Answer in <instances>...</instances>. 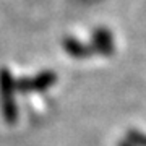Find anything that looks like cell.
Listing matches in <instances>:
<instances>
[{"instance_id":"cell-3","label":"cell","mask_w":146,"mask_h":146,"mask_svg":"<svg viewBox=\"0 0 146 146\" xmlns=\"http://www.w3.org/2000/svg\"><path fill=\"white\" fill-rule=\"evenodd\" d=\"M94 54H101V55H112L115 50L114 37L112 33L106 28H98L93 33V42H91Z\"/></svg>"},{"instance_id":"cell-1","label":"cell","mask_w":146,"mask_h":146,"mask_svg":"<svg viewBox=\"0 0 146 146\" xmlns=\"http://www.w3.org/2000/svg\"><path fill=\"white\" fill-rule=\"evenodd\" d=\"M0 109L8 125L18 122V104L15 101V80L8 68H0Z\"/></svg>"},{"instance_id":"cell-6","label":"cell","mask_w":146,"mask_h":146,"mask_svg":"<svg viewBox=\"0 0 146 146\" xmlns=\"http://www.w3.org/2000/svg\"><path fill=\"white\" fill-rule=\"evenodd\" d=\"M117 146H135V145H131V143H130L128 140H120Z\"/></svg>"},{"instance_id":"cell-2","label":"cell","mask_w":146,"mask_h":146,"mask_svg":"<svg viewBox=\"0 0 146 146\" xmlns=\"http://www.w3.org/2000/svg\"><path fill=\"white\" fill-rule=\"evenodd\" d=\"M54 83H57V75L54 72H41L36 75L34 78H18L15 81V91L18 93H42L52 86Z\"/></svg>"},{"instance_id":"cell-4","label":"cell","mask_w":146,"mask_h":146,"mask_svg":"<svg viewBox=\"0 0 146 146\" xmlns=\"http://www.w3.org/2000/svg\"><path fill=\"white\" fill-rule=\"evenodd\" d=\"M62 46H63V50L68 55H72L73 58H86V57H89V55L94 54L93 47L80 42L75 37H65L62 41Z\"/></svg>"},{"instance_id":"cell-5","label":"cell","mask_w":146,"mask_h":146,"mask_svg":"<svg viewBox=\"0 0 146 146\" xmlns=\"http://www.w3.org/2000/svg\"><path fill=\"white\" fill-rule=\"evenodd\" d=\"M131 143V145L135 146H146V133L140 130H135V128H130V130L127 131V138Z\"/></svg>"}]
</instances>
